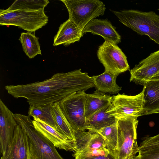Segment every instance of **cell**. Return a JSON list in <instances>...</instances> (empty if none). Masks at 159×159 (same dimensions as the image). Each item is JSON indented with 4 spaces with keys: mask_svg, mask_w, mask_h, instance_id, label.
Returning <instances> with one entry per match:
<instances>
[{
    "mask_svg": "<svg viewBox=\"0 0 159 159\" xmlns=\"http://www.w3.org/2000/svg\"><path fill=\"white\" fill-rule=\"evenodd\" d=\"M143 86L142 116L159 113V80H149Z\"/></svg>",
    "mask_w": 159,
    "mask_h": 159,
    "instance_id": "e0dca14e",
    "label": "cell"
},
{
    "mask_svg": "<svg viewBox=\"0 0 159 159\" xmlns=\"http://www.w3.org/2000/svg\"><path fill=\"white\" fill-rule=\"evenodd\" d=\"M48 21L44 9L0 11L1 25L16 26L28 32H35L46 25Z\"/></svg>",
    "mask_w": 159,
    "mask_h": 159,
    "instance_id": "8992f818",
    "label": "cell"
},
{
    "mask_svg": "<svg viewBox=\"0 0 159 159\" xmlns=\"http://www.w3.org/2000/svg\"><path fill=\"white\" fill-rule=\"evenodd\" d=\"M112 96L111 105L107 111L110 116L117 118L142 116L144 102L143 89L135 95L118 93Z\"/></svg>",
    "mask_w": 159,
    "mask_h": 159,
    "instance_id": "ba28073f",
    "label": "cell"
},
{
    "mask_svg": "<svg viewBox=\"0 0 159 159\" xmlns=\"http://www.w3.org/2000/svg\"><path fill=\"white\" fill-rule=\"evenodd\" d=\"M112 97L97 90L92 94L86 93L84 109L86 120L99 110L110 104Z\"/></svg>",
    "mask_w": 159,
    "mask_h": 159,
    "instance_id": "ac0fdd59",
    "label": "cell"
},
{
    "mask_svg": "<svg viewBox=\"0 0 159 159\" xmlns=\"http://www.w3.org/2000/svg\"><path fill=\"white\" fill-rule=\"evenodd\" d=\"M139 159H159V145L139 148Z\"/></svg>",
    "mask_w": 159,
    "mask_h": 159,
    "instance_id": "4316f807",
    "label": "cell"
},
{
    "mask_svg": "<svg viewBox=\"0 0 159 159\" xmlns=\"http://www.w3.org/2000/svg\"><path fill=\"white\" fill-rule=\"evenodd\" d=\"M69 14V19L82 30L91 20L104 14L105 4L99 0H61Z\"/></svg>",
    "mask_w": 159,
    "mask_h": 159,
    "instance_id": "5b68a950",
    "label": "cell"
},
{
    "mask_svg": "<svg viewBox=\"0 0 159 159\" xmlns=\"http://www.w3.org/2000/svg\"><path fill=\"white\" fill-rule=\"evenodd\" d=\"M159 72V50L152 53L130 70V82L143 85Z\"/></svg>",
    "mask_w": 159,
    "mask_h": 159,
    "instance_id": "30bf717a",
    "label": "cell"
},
{
    "mask_svg": "<svg viewBox=\"0 0 159 159\" xmlns=\"http://www.w3.org/2000/svg\"><path fill=\"white\" fill-rule=\"evenodd\" d=\"M28 145L27 135L18 124L11 142L1 159H27Z\"/></svg>",
    "mask_w": 159,
    "mask_h": 159,
    "instance_id": "5bb4252c",
    "label": "cell"
},
{
    "mask_svg": "<svg viewBox=\"0 0 159 159\" xmlns=\"http://www.w3.org/2000/svg\"></svg>",
    "mask_w": 159,
    "mask_h": 159,
    "instance_id": "4dcf8cb0",
    "label": "cell"
},
{
    "mask_svg": "<svg viewBox=\"0 0 159 159\" xmlns=\"http://www.w3.org/2000/svg\"><path fill=\"white\" fill-rule=\"evenodd\" d=\"M74 133L76 147L74 154H82L95 149L107 148L104 138L97 132L74 130Z\"/></svg>",
    "mask_w": 159,
    "mask_h": 159,
    "instance_id": "4fadbf2b",
    "label": "cell"
},
{
    "mask_svg": "<svg viewBox=\"0 0 159 159\" xmlns=\"http://www.w3.org/2000/svg\"><path fill=\"white\" fill-rule=\"evenodd\" d=\"M75 159H116L107 148L95 149L80 154H73Z\"/></svg>",
    "mask_w": 159,
    "mask_h": 159,
    "instance_id": "484cf974",
    "label": "cell"
},
{
    "mask_svg": "<svg viewBox=\"0 0 159 159\" xmlns=\"http://www.w3.org/2000/svg\"><path fill=\"white\" fill-rule=\"evenodd\" d=\"M156 145H159V134L145 139L141 143L139 148Z\"/></svg>",
    "mask_w": 159,
    "mask_h": 159,
    "instance_id": "83f0119b",
    "label": "cell"
},
{
    "mask_svg": "<svg viewBox=\"0 0 159 159\" xmlns=\"http://www.w3.org/2000/svg\"><path fill=\"white\" fill-rule=\"evenodd\" d=\"M137 117L127 116L116 118L117 140L116 149L111 152L116 159H129L139 151L137 143Z\"/></svg>",
    "mask_w": 159,
    "mask_h": 159,
    "instance_id": "277c9868",
    "label": "cell"
},
{
    "mask_svg": "<svg viewBox=\"0 0 159 159\" xmlns=\"http://www.w3.org/2000/svg\"><path fill=\"white\" fill-rule=\"evenodd\" d=\"M49 2L47 0H16L7 9H1L0 11L7 12L16 10L34 11L44 9Z\"/></svg>",
    "mask_w": 159,
    "mask_h": 159,
    "instance_id": "603a6c76",
    "label": "cell"
},
{
    "mask_svg": "<svg viewBox=\"0 0 159 159\" xmlns=\"http://www.w3.org/2000/svg\"><path fill=\"white\" fill-rule=\"evenodd\" d=\"M18 124L13 113L0 99V145L1 153L3 155L13 137Z\"/></svg>",
    "mask_w": 159,
    "mask_h": 159,
    "instance_id": "8fae6325",
    "label": "cell"
},
{
    "mask_svg": "<svg viewBox=\"0 0 159 159\" xmlns=\"http://www.w3.org/2000/svg\"><path fill=\"white\" fill-rule=\"evenodd\" d=\"M150 80H159V72L152 77Z\"/></svg>",
    "mask_w": 159,
    "mask_h": 159,
    "instance_id": "f1b7e54d",
    "label": "cell"
},
{
    "mask_svg": "<svg viewBox=\"0 0 159 159\" xmlns=\"http://www.w3.org/2000/svg\"><path fill=\"white\" fill-rule=\"evenodd\" d=\"M94 76L81 69L57 73L41 82L26 84L7 85L5 88L15 98L26 99L30 106L43 107L60 102L70 95L94 87Z\"/></svg>",
    "mask_w": 159,
    "mask_h": 159,
    "instance_id": "6da1fadb",
    "label": "cell"
},
{
    "mask_svg": "<svg viewBox=\"0 0 159 159\" xmlns=\"http://www.w3.org/2000/svg\"><path fill=\"white\" fill-rule=\"evenodd\" d=\"M104 138L107 148L112 152L116 148L117 130L116 122L109 126L102 128L97 132Z\"/></svg>",
    "mask_w": 159,
    "mask_h": 159,
    "instance_id": "d4e9b609",
    "label": "cell"
},
{
    "mask_svg": "<svg viewBox=\"0 0 159 159\" xmlns=\"http://www.w3.org/2000/svg\"><path fill=\"white\" fill-rule=\"evenodd\" d=\"M83 35L82 30L68 19L60 25L57 34L54 38L53 45L63 44L67 46L79 41Z\"/></svg>",
    "mask_w": 159,
    "mask_h": 159,
    "instance_id": "2e32d148",
    "label": "cell"
},
{
    "mask_svg": "<svg viewBox=\"0 0 159 159\" xmlns=\"http://www.w3.org/2000/svg\"><path fill=\"white\" fill-rule=\"evenodd\" d=\"M111 104L99 110L86 120V129L97 132L101 129L116 122V118L110 116L107 112Z\"/></svg>",
    "mask_w": 159,
    "mask_h": 159,
    "instance_id": "d6986e66",
    "label": "cell"
},
{
    "mask_svg": "<svg viewBox=\"0 0 159 159\" xmlns=\"http://www.w3.org/2000/svg\"><path fill=\"white\" fill-rule=\"evenodd\" d=\"M112 12L124 25L139 34L148 35L159 45V15L154 12L135 10Z\"/></svg>",
    "mask_w": 159,
    "mask_h": 159,
    "instance_id": "3957f363",
    "label": "cell"
},
{
    "mask_svg": "<svg viewBox=\"0 0 159 159\" xmlns=\"http://www.w3.org/2000/svg\"><path fill=\"white\" fill-rule=\"evenodd\" d=\"M33 118V123L35 129L52 142L55 147L66 151H75V141L69 139L39 118Z\"/></svg>",
    "mask_w": 159,
    "mask_h": 159,
    "instance_id": "7c38bea8",
    "label": "cell"
},
{
    "mask_svg": "<svg viewBox=\"0 0 159 159\" xmlns=\"http://www.w3.org/2000/svg\"><path fill=\"white\" fill-rule=\"evenodd\" d=\"M85 93L84 91L78 92L67 97L59 102L64 115L75 131H85L86 130Z\"/></svg>",
    "mask_w": 159,
    "mask_h": 159,
    "instance_id": "52a82bcc",
    "label": "cell"
},
{
    "mask_svg": "<svg viewBox=\"0 0 159 159\" xmlns=\"http://www.w3.org/2000/svg\"><path fill=\"white\" fill-rule=\"evenodd\" d=\"M13 116L28 136L27 159H64L53 143L35 129L30 117L17 113Z\"/></svg>",
    "mask_w": 159,
    "mask_h": 159,
    "instance_id": "7a4b0ae2",
    "label": "cell"
},
{
    "mask_svg": "<svg viewBox=\"0 0 159 159\" xmlns=\"http://www.w3.org/2000/svg\"><path fill=\"white\" fill-rule=\"evenodd\" d=\"M97 56L105 70L116 76L129 69L126 56L117 45L105 41L99 47Z\"/></svg>",
    "mask_w": 159,
    "mask_h": 159,
    "instance_id": "9c48e42d",
    "label": "cell"
},
{
    "mask_svg": "<svg viewBox=\"0 0 159 159\" xmlns=\"http://www.w3.org/2000/svg\"><path fill=\"white\" fill-rule=\"evenodd\" d=\"M19 40L23 51L29 58H33L38 54L41 55L39 38L31 32L21 33Z\"/></svg>",
    "mask_w": 159,
    "mask_h": 159,
    "instance_id": "7402d4cb",
    "label": "cell"
},
{
    "mask_svg": "<svg viewBox=\"0 0 159 159\" xmlns=\"http://www.w3.org/2000/svg\"><path fill=\"white\" fill-rule=\"evenodd\" d=\"M93 76L94 87L99 92L116 94L121 89V87L116 83L117 76L105 70L101 75Z\"/></svg>",
    "mask_w": 159,
    "mask_h": 159,
    "instance_id": "44dd1931",
    "label": "cell"
},
{
    "mask_svg": "<svg viewBox=\"0 0 159 159\" xmlns=\"http://www.w3.org/2000/svg\"><path fill=\"white\" fill-rule=\"evenodd\" d=\"M52 112L56 126L55 129L69 139L75 141L74 130L64 115L59 102L53 104Z\"/></svg>",
    "mask_w": 159,
    "mask_h": 159,
    "instance_id": "ffe728a7",
    "label": "cell"
},
{
    "mask_svg": "<svg viewBox=\"0 0 159 159\" xmlns=\"http://www.w3.org/2000/svg\"><path fill=\"white\" fill-rule=\"evenodd\" d=\"M91 32L102 36L105 41L117 45L121 42L120 36L115 28L107 19H94L89 22L82 30L83 34Z\"/></svg>",
    "mask_w": 159,
    "mask_h": 159,
    "instance_id": "9a60e30c",
    "label": "cell"
},
{
    "mask_svg": "<svg viewBox=\"0 0 159 159\" xmlns=\"http://www.w3.org/2000/svg\"><path fill=\"white\" fill-rule=\"evenodd\" d=\"M129 159H139V156L138 154L137 156H136L135 157L131 158Z\"/></svg>",
    "mask_w": 159,
    "mask_h": 159,
    "instance_id": "f546056e",
    "label": "cell"
},
{
    "mask_svg": "<svg viewBox=\"0 0 159 159\" xmlns=\"http://www.w3.org/2000/svg\"><path fill=\"white\" fill-rule=\"evenodd\" d=\"M53 104L50 103L43 107L30 106L28 116L39 118L55 129L56 126L52 112Z\"/></svg>",
    "mask_w": 159,
    "mask_h": 159,
    "instance_id": "cb8c5ba5",
    "label": "cell"
}]
</instances>
